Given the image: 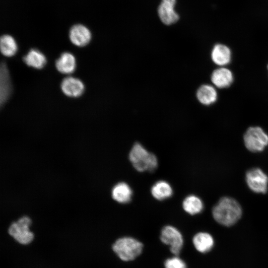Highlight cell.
<instances>
[{"mask_svg": "<svg viewBox=\"0 0 268 268\" xmlns=\"http://www.w3.org/2000/svg\"><path fill=\"white\" fill-rule=\"evenodd\" d=\"M176 0H162L158 7V12L161 21L166 25L176 22L179 16L174 10Z\"/></svg>", "mask_w": 268, "mask_h": 268, "instance_id": "cell-9", "label": "cell"}, {"mask_svg": "<svg viewBox=\"0 0 268 268\" xmlns=\"http://www.w3.org/2000/svg\"><path fill=\"white\" fill-rule=\"evenodd\" d=\"M184 210L190 215L201 213L203 209V203L198 197L191 195L185 198L182 204Z\"/></svg>", "mask_w": 268, "mask_h": 268, "instance_id": "cell-20", "label": "cell"}, {"mask_svg": "<svg viewBox=\"0 0 268 268\" xmlns=\"http://www.w3.org/2000/svg\"><path fill=\"white\" fill-rule=\"evenodd\" d=\"M91 37L90 30L83 24H75L69 29V39L71 42L76 46H86L90 42Z\"/></svg>", "mask_w": 268, "mask_h": 268, "instance_id": "cell-8", "label": "cell"}, {"mask_svg": "<svg viewBox=\"0 0 268 268\" xmlns=\"http://www.w3.org/2000/svg\"><path fill=\"white\" fill-rule=\"evenodd\" d=\"M129 157L133 167L138 172L152 171L158 165L156 156L149 152L139 143H135L133 145Z\"/></svg>", "mask_w": 268, "mask_h": 268, "instance_id": "cell-2", "label": "cell"}, {"mask_svg": "<svg viewBox=\"0 0 268 268\" xmlns=\"http://www.w3.org/2000/svg\"><path fill=\"white\" fill-rule=\"evenodd\" d=\"M197 97L202 104L209 105L216 101L217 93L213 86L209 84H203L198 89Z\"/></svg>", "mask_w": 268, "mask_h": 268, "instance_id": "cell-17", "label": "cell"}, {"mask_svg": "<svg viewBox=\"0 0 268 268\" xmlns=\"http://www.w3.org/2000/svg\"><path fill=\"white\" fill-rule=\"evenodd\" d=\"M243 139L247 149L253 152L262 151L268 145V134L260 127L249 128Z\"/></svg>", "mask_w": 268, "mask_h": 268, "instance_id": "cell-4", "label": "cell"}, {"mask_svg": "<svg viewBox=\"0 0 268 268\" xmlns=\"http://www.w3.org/2000/svg\"><path fill=\"white\" fill-rule=\"evenodd\" d=\"M152 196L156 200L162 201L171 197L173 190L166 181L160 180L156 182L151 187Z\"/></svg>", "mask_w": 268, "mask_h": 268, "instance_id": "cell-19", "label": "cell"}, {"mask_svg": "<svg viewBox=\"0 0 268 268\" xmlns=\"http://www.w3.org/2000/svg\"></svg>", "mask_w": 268, "mask_h": 268, "instance_id": "cell-23", "label": "cell"}, {"mask_svg": "<svg viewBox=\"0 0 268 268\" xmlns=\"http://www.w3.org/2000/svg\"><path fill=\"white\" fill-rule=\"evenodd\" d=\"M0 48L1 54L5 57H11L15 55L17 51V45L14 38L10 35L1 36Z\"/></svg>", "mask_w": 268, "mask_h": 268, "instance_id": "cell-21", "label": "cell"}, {"mask_svg": "<svg viewBox=\"0 0 268 268\" xmlns=\"http://www.w3.org/2000/svg\"><path fill=\"white\" fill-rule=\"evenodd\" d=\"M246 181L249 189L258 194H266L268 189V176L260 168H253L246 174Z\"/></svg>", "mask_w": 268, "mask_h": 268, "instance_id": "cell-7", "label": "cell"}, {"mask_svg": "<svg viewBox=\"0 0 268 268\" xmlns=\"http://www.w3.org/2000/svg\"><path fill=\"white\" fill-rule=\"evenodd\" d=\"M192 242L195 248L201 253H206L213 248L214 240L212 236L206 232H200L193 237Z\"/></svg>", "mask_w": 268, "mask_h": 268, "instance_id": "cell-11", "label": "cell"}, {"mask_svg": "<svg viewBox=\"0 0 268 268\" xmlns=\"http://www.w3.org/2000/svg\"><path fill=\"white\" fill-rule=\"evenodd\" d=\"M143 244L132 237H121L114 243L112 249L123 261H133L139 256L143 250Z\"/></svg>", "mask_w": 268, "mask_h": 268, "instance_id": "cell-3", "label": "cell"}, {"mask_svg": "<svg viewBox=\"0 0 268 268\" xmlns=\"http://www.w3.org/2000/svg\"><path fill=\"white\" fill-rule=\"evenodd\" d=\"M22 60L27 66L38 69L43 68L47 63L45 56L36 49H30Z\"/></svg>", "mask_w": 268, "mask_h": 268, "instance_id": "cell-15", "label": "cell"}, {"mask_svg": "<svg viewBox=\"0 0 268 268\" xmlns=\"http://www.w3.org/2000/svg\"><path fill=\"white\" fill-rule=\"evenodd\" d=\"M61 88L63 92L70 97H78L84 91L83 82L80 79L71 76L66 77L63 80Z\"/></svg>", "mask_w": 268, "mask_h": 268, "instance_id": "cell-10", "label": "cell"}, {"mask_svg": "<svg viewBox=\"0 0 268 268\" xmlns=\"http://www.w3.org/2000/svg\"><path fill=\"white\" fill-rule=\"evenodd\" d=\"M31 220L28 216H23L9 226L8 233L17 242L23 245L28 244L34 239L33 233L30 230Z\"/></svg>", "mask_w": 268, "mask_h": 268, "instance_id": "cell-5", "label": "cell"}, {"mask_svg": "<svg viewBox=\"0 0 268 268\" xmlns=\"http://www.w3.org/2000/svg\"><path fill=\"white\" fill-rule=\"evenodd\" d=\"M132 195V189L125 182L118 183L112 190L113 199L119 203H126L129 202L131 200Z\"/></svg>", "mask_w": 268, "mask_h": 268, "instance_id": "cell-16", "label": "cell"}, {"mask_svg": "<svg viewBox=\"0 0 268 268\" xmlns=\"http://www.w3.org/2000/svg\"><path fill=\"white\" fill-rule=\"evenodd\" d=\"M211 57L212 61L216 65L220 66H225L231 61V50L225 45L216 44L211 51Z\"/></svg>", "mask_w": 268, "mask_h": 268, "instance_id": "cell-13", "label": "cell"}, {"mask_svg": "<svg viewBox=\"0 0 268 268\" xmlns=\"http://www.w3.org/2000/svg\"><path fill=\"white\" fill-rule=\"evenodd\" d=\"M242 209L237 201L232 198H221L214 206L212 214L214 220L224 226L235 224L241 217Z\"/></svg>", "mask_w": 268, "mask_h": 268, "instance_id": "cell-1", "label": "cell"}, {"mask_svg": "<svg viewBox=\"0 0 268 268\" xmlns=\"http://www.w3.org/2000/svg\"><path fill=\"white\" fill-rule=\"evenodd\" d=\"M213 84L218 88L229 87L233 81L232 72L225 67H220L213 70L211 75Z\"/></svg>", "mask_w": 268, "mask_h": 268, "instance_id": "cell-12", "label": "cell"}, {"mask_svg": "<svg viewBox=\"0 0 268 268\" xmlns=\"http://www.w3.org/2000/svg\"><path fill=\"white\" fill-rule=\"evenodd\" d=\"M160 239L163 244L169 246L170 252L174 256L180 253L184 245V239L177 228L172 225L163 227L160 232Z\"/></svg>", "mask_w": 268, "mask_h": 268, "instance_id": "cell-6", "label": "cell"}, {"mask_svg": "<svg viewBox=\"0 0 268 268\" xmlns=\"http://www.w3.org/2000/svg\"><path fill=\"white\" fill-rule=\"evenodd\" d=\"M11 84L8 70L4 63L0 66V106H2L9 97L11 92Z\"/></svg>", "mask_w": 268, "mask_h": 268, "instance_id": "cell-18", "label": "cell"}, {"mask_svg": "<svg viewBox=\"0 0 268 268\" xmlns=\"http://www.w3.org/2000/svg\"><path fill=\"white\" fill-rule=\"evenodd\" d=\"M164 268H187L185 262L178 256L167 258L164 262Z\"/></svg>", "mask_w": 268, "mask_h": 268, "instance_id": "cell-22", "label": "cell"}, {"mask_svg": "<svg viewBox=\"0 0 268 268\" xmlns=\"http://www.w3.org/2000/svg\"><path fill=\"white\" fill-rule=\"evenodd\" d=\"M57 69L63 74H70L73 72L76 67L74 56L69 52L63 53L56 61Z\"/></svg>", "mask_w": 268, "mask_h": 268, "instance_id": "cell-14", "label": "cell"}]
</instances>
